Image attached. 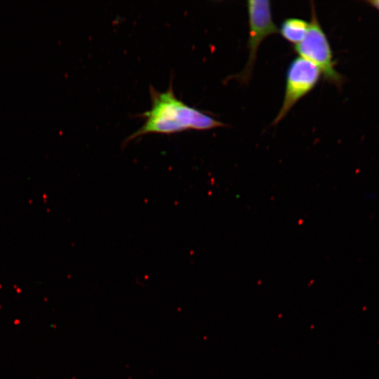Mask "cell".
<instances>
[{
    "mask_svg": "<svg viewBox=\"0 0 379 379\" xmlns=\"http://www.w3.org/2000/svg\"><path fill=\"white\" fill-rule=\"evenodd\" d=\"M151 108L140 114L144 124L125 140V145L133 139L148 133L171 134L187 130L206 131L224 127L225 124L177 98L172 81L164 92L149 86Z\"/></svg>",
    "mask_w": 379,
    "mask_h": 379,
    "instance_id": "6da1fadb",
    "label": "cell"
},
{
    "mask_svg": "<svg viewBox=\"0 0 379 379\" xmlns=\"http://www.w3.org/2000/svg\"><path fill=\"white\" fill-rule=\"evenodd\" d=\"M311 4L309 29L304 39L294 46L295 52L299 57L316 65L326 81L339 85L342 81V77L335 69V62L329 41L319 22L315 6L312 2Z\"/></svg>",
    "mask_w": 379,
    "mask_h": 379,
    "instance_id": "7a4b0ae2",
    "label": "cell"
},
{
    "mask_svg": "<svg viewBox=\"0 0 379 379\" xmlns=\"http://www.w3.org/2000/svg\"><path fill=\"white\" fill-rule=\"evenodd\" d=\"M246 5L249 27L247 41L248 56L241 72L236 76L243 84L248 83L252 77L258 51L262 42L269 36L279 33V28L273 20L270 1L249 0Z\"/></svg>",
    "mask_w": 379,
    "mask_h": 379,
    "instance_id": "3957f363",
    "label": "cell"
},
{
    "mask_svg": "<svg viewBox=\"0 0 379 379\" xmlns=\"http://www.w3.org/2000/svg\"><path fill=\"white\" fill-rule=\"evenodd\" d=\"M321 73L311 62L296 57L289 64L286 74L284 96L279 111L272 121L277 125L293 106L317 85Z\"/></svg>",
    "mask_w": 379,
    "mask_h": 379,
    "instance_id": "277c9868",
    "label": "cell"
},
{
    "mask_svg": "<svg viewBox=\"0 0 379 379\" xmlns=\"http://www.w3.org/2000/svg\"><path fill=\"white\" fill-rule=\"evenodd\" d=\"M310 22L299 18L285 19L279 29L284 39L294 46L300 43L309 29Z\"/></svg>",
    "mask_w": 379,
    "mask_h": 379,
    "instance_id": "5b68a950",
    "label": "cell"
},
{
    "mask_svg": "<svg viewBox=\"0 0 379 379\" xmlns=\"http://www.w3.org/2000/svg\"><path fill=\"white\" fill-rule=\"evenodd\" d=\"M368 3L379 11V0L368 1Z\"/></svg>",
    "mask_w": 379,
    "mask_h": 379,
    "instance_id": "8992f818",
    "label": "cell"
}]
</instances>
